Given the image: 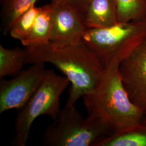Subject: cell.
I'll list each match as a JSON object with an SVG mask.
<instances>
[{"mask_svg": "<svg viewBox=\"0 0 146 146\" xmlns=\"http://www.w3.org/2000/svg\"><path fill=\"white\" fill-rule=\"evenodd\" d=\"M26 64L48 63L59 69L71 84L66 106H74L80 98L93 92L105 67L82 41L75 45L52 42L26 47Z\"/></svg>", "mask_w": 146, "mask_h": 146, "instance_id": "obj_1", "label": "cell"}, {"mask_svg": "<svg viewBox=\"0 0 146 146\" xmlns=\"http://www.w3.org/2000/svg\"><path fill=\"white\" fill-rule=\"evenodd\" d=\"M124 58L118 56L107 65L96 88L82 97L88 116L99 120L110 135L125 131L145 117L131 101L123 84L119 66Z\"/></svg>", "mask_w": 146, "mask_h": 146, "instance_id": "obj_2", "label": "cell"}, {"mask_svg": "<svg viewBox=\"0 0 146 146\" xmlns=\"http://www.w3.org/2000/svg\"><path fill=\"white\" fill-rule=\"evenodd\" d=\"M146 36V16L103 28H87L82 42L106 67L118 56L126 58Z\"/></svg>", "mask_w": 146, "mask_h": 146, "instance_id": "obj_3", "label": "cell"}, {"mask_svg": "<svg viewBox=\"0 0 146 146\" xmlns=\"http://www.w3.org/2000/svg\"><path fill=\"white\" fill-rule=\"evenodd\" d=\"M69 84L65 76L58 75L52 69L47 70L42 84L16 117L14 146H26L31 125L40 116L46 115L53 120L57 117L61 110V95Z\"/></svg>", "mask_w": 146, "mask_h": 146, "instance_id": "obj_4", "label": "cell"}, {"mask_svg": "<svg viewBox=\"0 0 146 146\" xmlns=\"http://www.w3.org/2000/svg\"><path fill=\"white\" fill-rule=\"evenodd\" d=\"M43 134L44 146H96L110 135L99 120L84 118L74 106H65Z\"/></svg>", "mask_w": 146, "mask_h": 146, "instance_id": "obj_5", "label": "cell"}, {"mask_svg": "<svg viewBox=\"0 0 146 146\" xmlns=\"http://www.w3.org/2000/svg\"><path fill=\"white\" fill-rule=\"evenodd\" d=\"M43 63L31 64L10 80L1 78L0 114L9 110L21 109L31 98L45 77Z\"/></svg>", "mask_w": 146, "mask_h": 146, "instance_id": "obj_6", "label": "cell"}, {"mask_svg": "<svg viewBox=\"0 0 146 146\" xmlns=\"http://www.w3.org/2000/svg\"><path fill=\"white\" fill-rule=\"evenodd\" d=\"M119 71L131 101L146 117V36L121 61Z\"/></svg>", "mask_w": 146, "mask_h": 146, "instance_id": "obj_7", "label": "cell"}, {"mask_svg": "<svg viewBox=\"0 0 146 146\" xmlns=\"http://www.w3.org/2000/svg\"><path fill=\"white\" fill-rule=\"evenodd\" d=\"M52 6L50 42L63 45H75L82 42L87 28L78 7L70 3Z\"/></svg>", "mask_w": 146, "mask_h": 146, "instance_id": "obj_8", "label": "cell"}, {"mask_svg": "<svg viewBox=\"0 0 146 146\" xmlns=\"http://www.w3.org/2000/svg\"><path fill=\"white\" fill-rule=\"evenodd\" d=\"M79 9L87 28H103L117 22L115 0H87Z\"/></svg>", "mask_w": 146, "mask_h": 146, "instance_id": "obj_9", "label": "cell"}, {"mask_svg": "<svg viewBox=\"0 0 146 146\" xmlns=\"http://www.w3.org/2000/svg\"><path fill=\"white\" fill-rule=\"evenodd\" d=\"M52 6L50 4L39 8L36 20L28 36L22 41L25 47L40 46L50 42L52 34Z\"/></svg>", "mask_w": 146, "mask_h": 146, "instance_id": "obj_10", "label": "cell"}, {"mask_svg": "<svg viewBox=\"0 0 146 146\" xmlns=\"http://www.w3.org/2000/svg\"><path fill=\"white\" fill-rule=\"evenodd\" d=\"M96 146H146V117L125 131L105 137Z\"/></svg>", "mask_w": 146, "mask_h": 146, "instance_id": "obj_11", "label": "cell"}, {"mask_svg": "<svg viewBox=\"0 0 146 146\" xmlns=\"http://www.w3.org/2000/svg\"><path fill=\"white\" fill-rule=\"evenodd\" d=\"M26 49H8L0 45V78L16 75L26 64Z\"/></svg>", "mask_w": 146, "mask_h": 146, "instance_id": "obj_12", "label": "cell"}, {"mask_svg": "<svg viewBox=\"0 0 146 146\" xmlns=\"http://www.w3.org/2000/svg\"><path fill=\"white\" fill-rule=\"evenodd\" d=\"M37 0H6L3 9V34L9 33L17 19L35 5Z\"/></svg>", "mask_w": 146, "mask_h": 146, "instance_id": "obj_13", "label": "cell"}, {"mask_svg": "<svg viewBox=\"0 0 146 146\" xmlns=\"http://www.w3.org/2000/svg\"><path fill=\"white\" fill-rule=\"evenodd\" d=\"M117 22L140 19L146 16V0H115Z\"/></svg>", "mask_w": 146, "mask_h": 146, "instance_id": "obj_14", "label": "cell"}, {"mask_svg": "<svg viewBox=\"0 0 146 146\" xmlns=\"http://www.w3.org/2000/svg\"><path fill=\"white\" fill-rule=\"evenodd\" d=\"M39 11L35 5L19 17L13 24L9 32L11 36L20 42L26 37L33 26Z\"/></svg>", "mask_w": 146, "mask_h": 146, "instance_id": "obj_15", "label": "cell"}, {"mask_svg": "<svg viewBox=\"0 0 146 146\" xmlns=\"http://www.w3.org/2000/svg\"><path fill=\"white\" fill-rule=\"evenodd\" d=\"M87 0H51L50 3L52 6L58 5L64 3H70L76 5L80 8Z\"/></svg>", "mask_w": 146, "mask_h": 146, "instance_id": "obj_16", "label": "cell"}, {"mask_svg": "<svg viewBox=\"0 0 146 146\" xmlns=\"http://www.w3.org/2000/svg\"><path fill=\"white\" fill-rule=\"evenodd\" d=\"M5 1H6V0H1V1L2 3V4H3V3L5 2Z\"/></svg>", "mask_w": 146, "mask_h": 146, "instance_id": "obj_17", "label": "cell"}]
</instances>
